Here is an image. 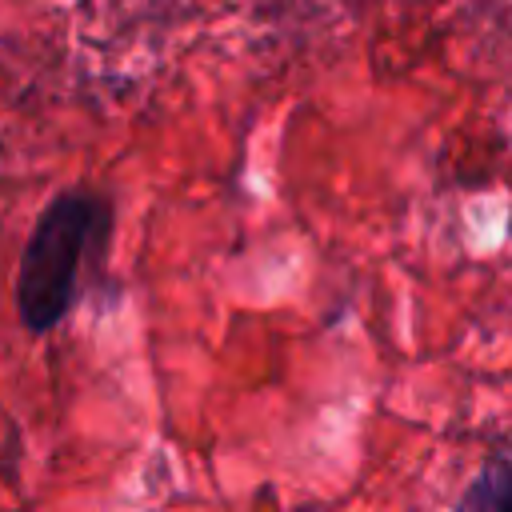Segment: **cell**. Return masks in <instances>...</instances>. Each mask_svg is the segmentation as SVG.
<instances>
[{
    "label": "cell",
    "instance_id": "cell-1",
    "mask_svg": "<svg viewBox=\"0 0 512 512\" xmlns=\"http://www.w3.org/2000/svg\"><path fill=\"white\" fill-rule=\"evenodd\" d=\"M112 208L100 192L68 188L40 212L16 268V312L28 332H52L76 304L84 260L104 248Z\"/></svg>",
    "mask_w": 512,
    "mask_h": 512
},
{
    "label": "cell",
    "instance_id": "cell-2",
    "mask_svg": "<svg viewBox=\"0 0 512 512\" xmlns=\"http://www.w3.org/2000/svg\"><path fill=\"white\" fill-rule=\"evenodd\" d=\"M452 512H512V460H488L480 472L464 484Z\"/></svg>",
    "mask_w": 512,
    "mask_h": 512
}]
</instances>
